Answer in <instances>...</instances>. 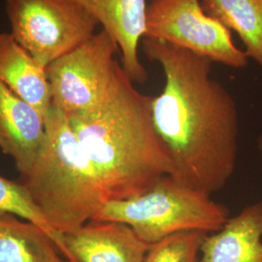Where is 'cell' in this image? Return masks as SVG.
<instances>
[{
  "instance_id": "obj_1",
  "label": "cell",
  "mask_w": 262,
  "mask_h": 262,
  "mask_svg": "<svg viewBox=\"0 0 262 262\" xmlns=\"http://www.w3.org/2000/svg\"><path fill=\"white\" fill-rule=\"evenodd\" d=\"M141 49L164 75L150 109L171 176L210 195L223 189L237 164L239 115L229 91L212 78L214 62L155 38H143Z\"/></svg>"
},
{
  "instance_id": "obj_2",
  "label": "cell",
  "mask_w": 262,
  "mask_h": 262,
  "mask_svg": "<svg viewBox=\"0 0 262 262\" xmlns=\"http://www.w3.org/2000/svg\"><path fill=\"white\" fill-rule=\"evenodd\" d=\"M123 72L112 93L90 112L68 118L107 200L138 195L171 175L168 151L151 118V97Z\"/></svg>"
},
{
  "instance_id": "obj_3",
  "label": "cell",
  "mask_w": 262,
  "mask_h": 262,
  "mask_svg": "<svg viewBox=\"0 0 262 262\" xmlns=\"http://www.w3.org/2000/svg\"><path fill=\"white\" fill-rule=\"evenodd\" d=\"M45 129L44 145L20 183L48 225L63 237L92 221L107 197L67 116L54 104Z\"/></svg>"
},
{
  "instance_id": "obj_4",
  "label": "cell",
  "mask_w": 262,
  "mask_h": 262,
  "mask_svg": "<svg viewBox=\"0 0 262 262\" xmlns=\"http://www.w3.org/2000/svg\"><path fill=\"white\" fill-rule=\"evenodd\" d=\"M228 219L227 207L171 175L163 176L138 195L105 201L93 217L128 225L149 245L181 232L213 233Z\"/></svg>"
},
{
  "instance_id": "obj_5",
  "label": "cell",
  "mask_w": 262,
  "mask_h": 262,
  "mask_svg": "<svg viewBox=\"0 0 262 262\" xmlns=\"http://www.w3.org/2000/svg\"><path fill=\"white\" fill-rule=\"evenodd\" d=\"M119 47L104 30L46 67L52 104L68 118L90 112L112 93L123 72Z\"/></svg>"
},
{
  "instance_id": "obj_6",
  "label": "cell",
  "mask_w": 262,
  "mask_h": 262,
  "mask_svg": "<svg viewBox=\"0 0 262 262\" xmlns=\"http://www.w3.org/2000/svg\"><path fill=\"white\" fill-rule=\"evenodd\" d=\"M10 33L45 67L96 32L97 21L72 0H6Z\"/></svg>"
},
{
  "instance_id": "obj_7",
  "label": "cell",
  "mask_w": 262,
  "mask_h": 262,
  "mask_svg": "<svg viewBox=\"0 0 262 262\" xmlns=\"http://www.w3.org/2000/svg\"><path fill=\"white\" fill-rule=\"evenodd\" d=\"M145 37L235 69L245 68L249 62L246 53L235 45L230 30L207 14L201 0H150Z\"/></svg>"
},
{
  "instance_id": "obj_8",
  "label": "cell",
  "mask_w": 262,
  "mask_h": 262,
  "mask_svg": "<svg viewBox=\"0 0 262 262\" xmlns=\"http://www.w3.org/2000/svg\"><path fill=\"white\" fill-rule=\"evenodd\" d=\"M100 25L119 47L122 66L133 83L147 82L149 74L139 56L146 35L148 0H72Z\"/></svg>"
},
{
  "instance_id": "obj_9",
  "label": "cell",
  "mask_w": 262,
  "mask_h": 262,
  "mask_svg": "<svg viewBox=\"0 0 262 262\" xmlns=\"http://www.w3.org/2000/svg\"><path fill=\"white\" fill-rule=\"evenodd\" d=\"M63 243L71 262H143L151 246L128 225L94 220L63 235Z\"/></svg>"
},
{
  "instance_id": "obj_10",
  "label": "cell",
  "mask_w": 262,
  "mask_h": 262,
  "mask_svg": "<svg viewBox=\"0 0 262 262\" xmlns=\"http://www.w3.org/2000/svg\"><path fill=\"white\" fill-rule=\"evenodd\" d=\"M46 138L45 118L35 107L0 82V150L27 175Z\"/></svg>"
},
{
  "instance_id": "obj_11",
  "label": "cell",
  "mask_w": 262,
  "mask_h": 262,
  "mask_svg": "<svg viewBox=\"0 0 262 262\" xmlns=\"http://www.w3.org/2000/svg\"><path fill=\"white\" fill-rule=\"evenodd\" d=\"M198 262H262V200L245 207L206 234Z\"/></svg>"
},
{
  "instance_id": "obj_12",
  "label": "cell",
  "mask_w": 262,
  "mask_h": 262,
  "mask_svg": "<svg viewBox=\"0 0 262 262\" xmlns=\"http://www.w3.org/2000/svg\"><path fill=\"white\" fill-rule=\"evenodd\" d=\"M0 82L46 118L52 105L46 67L10 32L0 31Z\"/></svg>"
},
{
  "instance_id": "obj_13",
  "label": "cell",
  "mask_w": 262,
  "mask_h": 262,
  "mask_svg": "<svg viewBox=\"0 0 262 262\" xmlns=\"http://www.w3.org/2000/svg\"><path fill=\"white\" fill-rule=\"evenodd\" d=\"M207 14L234 31L244 52L262 67V0H201Z\"/></svg>"
},
{
  "instance_id": "obj_14",
  "label": "cell",
  "mask_w": 262,
  "mask_h": 262,
  "mask_svg": "<svg viewBox=\"0 0 262 262\" xmlns=\"http://www.w3.org/2000/svg\"><path fill=\"white\" fill-rule=\"evenodd\" d=\"M56 253L55 242L37 225L0 213V262H50Z\"/></svg>"
},
{
  "instance_id": "obj_15",
  "label": "cell",
  "mask_w": 262,
  "mask_h": 262,
  "mask_svg": "<svg viewBox=\"0 0 262 262\" xmlns=\"http://www.w3.org/2000/svg\"><path fill=\"white\" fill-rule=\"evenodd\" d=\"M0 213H9L32 223L47 233L56 244L59 253L66 257L63 237L56 234L39 212L21 183L0 176Z\"/></svg>"
},
{
  "instance_id": "obj_16",
  "label": "cell",
  "mask_w": 262,
  "mask_h": 262,
  "mask_svg": "<svg viewBox=\"0 0 262 262\" xmlns=\"http://www.w3.org/2000/svg\"><path fill=\"white\" fill-rule=\"evenodd\" d=\"M206 234L187 231L168 236L150 246L143 262H198Z\"/></svg>"
},
{
  "instance_id": "obj_17",
  "label": "cell",
  "mask_w": 262,
  "mask_h": 262,
  "mask_svg": "<svg viewBox=\"0 0 262 262\" xmlns=\"http://www.w3.org/2000/svg\"><path fill=\"white\" fill-rule=\"evenodd\" d=\"M50 262H71L69 261V260H67L66 258H62V257H60L59 256V253H56L55 254L53 257H52V259L50 260Z\"/></svg>"
},
{
  "instance_id": "obj_18",
  "label": "cell",
  "mask_w": 262,
  "mask_h": 262,
  "mask_svg": "<svg viewBox=\"0 0 262 262\" xmlns=\"http://www.w3.org/2000/svg\"><path fill=\"white\" fill-rule=\"evenodd\" d=\"M257 148H258V150L262 154V133L257 138Z\"/></svg>"
}]
</instances>
